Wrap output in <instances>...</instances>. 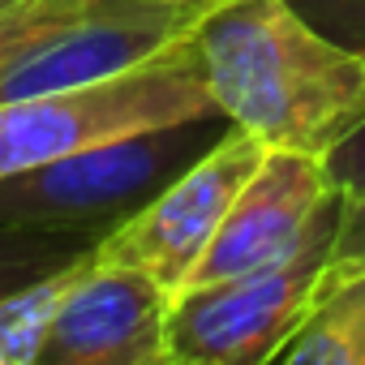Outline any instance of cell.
Wrapping results in <instances>:
<instances>
[{"instance_id":"6da1fadb","label":"cell","mask_w":365,"mask_h":365,"mask_svg":"<svg viewBox=\"0 0 365 365\" xmlns=\"http://www.w3.org/2000/svg\"><path fill=\"white\" fill-rule=\"evenodd\" d=\"M215 108L267 146L327 155L365 116V52L292 0H220L190 35Z\"/></svg>"},{"instance_id":"7a4b0ae2","label":"cell","mask_w":365,"mask_h":365,"mask_svg":"<svg viewBox=\"0 0 365 365\" xmlns=\"http://www.w3.org/2000/svg\"><path fill=\"white\" fill-rule=\"evenodd\" d=\"M228 129L232 120L215 112L125 133L69 159L0 176V224L73 232L99 245L116 224L138 215L190 163H198Z\"/></svg>"},{"instance_id":"3957f363","label":"cell","mask_w":365,"mask_h":365,"mask_svg":"<svg viewBox=\"0 0 365 365\" xmlns=\"http://www.w3.org/2000/svg\"><path fill=\"white\" fill-rule=\"evenodd\" d=\"M215 112L220 108L185 39L159 61L129 69L120 78L0 99V176L69 159L125 133L198 120Z\"/></svg>"},{"instance_id":"277c9868","label":"cell","mask_w":365,"mask_h":365,"mask_svg":"<svg viewBox=\"0 0 365 365\" xmlns=\"http://www.w3.org/2000/svg\"><path fill=\"white\" fill-rule=\"evenodd\" d=\"M344 211V207H339ZM339 211L288 258L190 284L168 309V365H267L314 309L339 228Z\"/></svg>"},{"instance_id":"5b68a950","label":"cell","mask_w":365,"mask_h":365,"mask_svg":"<svg viewBox=\"0 0 365 365\" xmlns=\"http://www.w3.org/2000/svg\"><path fill=\"white\" fill-rule=\"evenodd\" d=\"M262 155H267V142L232 125L198 163H190L138 215L116 224L95 245V262L138 267L155 275L163 288L180 292L194 279L215 228L224 224L228 207L245 190V180L254 176Z\"/></svg>"},{"instance_id":"8992f818","label":"cell","mask_w":365,"mask_h":365,"mask_svg":"<svg viewBox=\"0 0 365 365\" xmlns=\"http://www.w3.org/2000/svg\"><path fill=\"white\" fill-rule=\"evenodd\" d=\"M339 207L344 190L335 185L327 155L297 146H267L262 163L228 207L224 224L215 228L190 284L245 275L297 254Z\"/></svg>"},{"instance_id":"52a82bcc","label":"cell","mask_w":365,"mask_h":365,"mask_svg":"<svg viewBox=\"0 0 365 365\" xmlns=\"http://www.w3.org/2000/svg\"><path fill=\"white\" fill-rule=\"evenodd\" d=\"M172 297L155 275L91 254L52 318L39 365H168Z\"/></svg>"},{"instance_id":"ba28073f","label":"cell","mask_w":365,"mask_h":365,"mask_svg":"<svg viewBox=\"0 0 365 365\" xmlns=\"http://www.w3.org/2000/svg\"><path fill=\"white\" fill-rule=\"evenodd\" d=\"M194 31L168 22V18H146V14H91L73 26H61L31 43L18 61L0 69V99H22L39 91H61V86H86L103 78H120L129 69H142L185 43Z\"/></svg>"},{"instance_id":"9c48e42d","label":"cell","mask_w":365,"mask_h":365,"mask_svg":"<svg viewBox=\"0 0 365 365\" xmlns=\"http://www.w3.org/2000/svg\"><path fill=\"white\" fill-rule=\"evenodd\" d=\"M275 365H365V267L322 284Z\"/></svg>"},{"instance_id":"30bf717a","label":"cell","mask_w":365,"mask_h":365,"mask_svg":"<svg viewBox=\"0 0 365 365\" xmlns=\"http://www.w3.org/2000/svg\"><path fill=\"white\" fill-rule=\"evenodd\" d=\"M91 254L14 288L9 297H0V365H39L52 318H56L65 292L73 288V279L82 275V267L91 262Z\"/></svg>"},{"instance_id":"8fae6325","label":"cell","mask_w":365,"mask_h":365,"mask_svg":"<svg viewBox=\"0 0 365 365\" xmlns=\"http://www.w3.org/2000/svg\"><path fill=\"white\" fill-rule=\"evenodd\" d=\"M95 241L73 237V232H48V228H22V224H0V297H9L14 288L69 267L86 258Z\"/></svg>"},{"instance_id":"7c38bea8","label":"cell","mask_w":365,"mask_h":365,"mask_svg":"<svg viewBox=\"0 0 365 365\" xmlns=\"http://www.w3.org/2000/svg\"><path fill=\"white\" fill-rule=\"evenodd\" d=\"M103 9V0H0V69L43 35Z\"/></svg>"},{"instance_id":"4fadbf2b","label":"cell","mask_w":365,"mask_h":365,"mask_svg":"<svg viewBox=\"0 0 365 365\" xmlns=\"http://www.w3.org/2000/svg\"><path fill=\"white\" fill-rule=\"evenodd\" d=\"M365 267V194H344V211H339V228L331 241V258H327V275L322 284L352 275Z\"/></svg>"},{"instance_id":"5bb4252c","label":"cell","mask_w":365,"mask_h":365,"mask_svg":"<svg viewBox=\"0 0 365 365\" xmlns=\"http://www.w3.org/2000/svg\"><path fill=\"white\" fill-rule=\"evenodd\" d=\"M292 5L335 43L365 52V0H292Z\"/></svg>"},{"instance_id":"9a60e30c","label":"cell","mask_w":365,"mask_h":365,"mask_svg":"<svg viewBox=\"0 0 365 365\" xmlns=\"http://www.w3.org/2000/svg\"><path fill=\"white\" fill-rule=\"evenodd\" d=\"M327 168L344 194H365V116L327 150Z\"/></svg>"}]
</instances>
